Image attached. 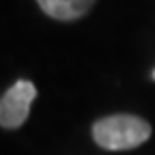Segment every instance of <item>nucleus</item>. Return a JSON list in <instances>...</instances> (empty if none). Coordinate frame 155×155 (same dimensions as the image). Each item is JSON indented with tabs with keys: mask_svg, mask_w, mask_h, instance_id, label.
I'll use <instances>...</instances> for the list:
<instances>
[{
	"mask_svg": "<svg viewBox=\"0 0 155 155\" xmlns=\"http://www.w3.org/2000/svg\"><path fill=\"white\" fill-rule=\"evenodd\" d=\"M153 78H155V73H153Z\"/></svg>",
	"mask_w": 155,
	"mask_h": 155,
	"instance_id": "3",
	"label": "nucleus"
},
{
	"mask_svg": "<svg viewBox=\"0 0 155 155\" xmlns=\"http://www.w3.org/2000/svg\"><path fill=\"white\" fill-rule=\"evenodd\" d=\"M37 97V88L28 80H17L2 97H0V127L17 129L28 119L30 104Z\"/></svg>",
	"mask_w": 155,
	"mask_h": 155,
	"instance_id": "2",
	"label": "nucleus"
},
{
	"mask_svg": "<svg viewBox=\"0 0 155 155\" xmlns=\"http://www.w3.org/2000/svg\"><path fill=\"white\" fill-rule=\"evenodd\" d=\"M151 138V125L134 114H112L93 125V140L108 151L136 149Z\"/></svg>",
	"mask_w": 155,
	"mask_h": 155,
	"instance_id": "1",
	"label": "nucleus"
}]
</instances>
